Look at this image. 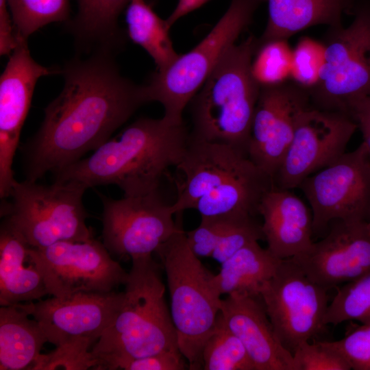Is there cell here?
<instances>
[{
	"instance_id": "6da1fadb",
	"label": "cell",
	"mask_w": 370,
	"mask_h": 370,
	"mask_svg": "<svg viewBox=\"0 0 370 370\" xmlns=\"http://www.w3.org/2000/svg\"><path fill=\"white\" fill-rule=\"evenodd\" d=\"M60 94L26 147V180L36 182L83 158L106 142L142 105L143 86L119 71L107 52L70 62Z\"/></svg>"
},
{
	"instance_id": "7a4b0ae2",
	"label": "cell",
	"mask_w": 370,
	"mask_h": 370,
	"mask_svg": "<svg viewBox=\"0 0 370 370\" xmlns=\"http://www.w3.org/2000/svg\"><path fill=\"white\" fill-rule=\"evenodd\" d=\"M184 123L140 118L89 157L54 173L55 181H77L88 188L116 185L123 196L158 190L169 169L182 161L189 141Z\"/></svg>"
},
{
	"instance_id": "3957f363",
	"label": "cell",
	"mask_w": 370,
	"mask_h": 370,
	"mask_svg": "<svg viewBox=\"0 0 370 370\" xmlns=\"http://www.w3.org/2000/svg\"><path fill=\"white\" fill-rule=\"evenodd\" d=\"M176 169L183 174L171 204L175 214L197 210L201 217L255 214L273 186L271 177L232 145L189 138Z\"/></svg>"
},
{
	"instance_id": "277c9868",
	"label": "cell",
	"mask_w": 370,
	"mask_h": 370,
	"mask_svg": "<svg viewBox=\"0 0 370 370\" xmlns=\"http://www.w3.org/2000/svg\"><path fill=\"white\" fill-rule=\"evenodd\" d=\"M122 301L90 352L95 369H116L126 360L180 350L160 266L152 256L132 259Z\"/></svg>"
},
{
	"instance_id": "5b68a950",
	"label": "cell",
	"mask_w": 370,
	"mask_h": 370,
	"mask_svg": "<svg viewBox=\"0 0 370 370\" xmlns=\"http://www.w3.org/2000/svg\"><path fill=\"white\" fill-rule=\"evenodd\" d=\"M258 47V38L249 35L222 56L189 103L190 140L230 145L247 155L261 87L251 70Z\"/></svg>"
},
{
	"instance_id": "8992f818",
	"label": "cell",
	"mask_w": 370,
	"mask_h": 370,
	"mask_svg": "<svg viewBox=\"0 0 370 370\" xmlns=\"http://www.w3.org/2000/svg\"><path fill=\"white\" fill-rule=\"evenodd\" d=\"M179 216L172 236L156 251L165 271L171 297V314L179 349L191 370L202 369L204 345L221 310V295L210 273L190 249Z\"/></svg>"
},
{
	"instance_id": "52a82bcc",
	"label": "cell",
	"mask_w": 370,
	"mask_h": 370,
	"mask_svg": "<svg viewBox=\"0 0 370 370\" xmlns=\"http://www.w3.org/2000/svg\"><path fill=\"white\" fill-rule=\"evenodd\" d=\"M123 292L79 293L33 302L32 316L40 324L52 352L40 354L36 370L95 368L90 348L111 324Z\"/></svg>"
},
{
	"instance_id": "ba28073f",
	"label": "cell",
	"mask_w": 370,
	"mask_h": 370,
	"mask_svg": "<svg viewBox=\"0 0 370 370\" xmlns=\"http://www.w3.org/2000/svg\"><path fill=\"white\" fill-rule=\"evenodd\" d=\"M266 0H231L226 12L209 34L193 49L168 67L156 71L143 85L146 102L157 101L167 121L183 123L185 108L201 88L226 51L251 25Z\"/></svg>"
},
{
	"instance_id": "9c48e42d",
	"label": "cell",
	"mask_w": 370,
	"mask_h": 370,
	"mask_svg": "<svg viewBox=\"0 0 370 370\" xmlns=\"http://www.w3.org/2000/svg\"><path fill=\"white\" fill-rule=\"evenodd\" d=\"M87 189L72 180L54 181L51 185L16 181L8 197L10 202L3 203L1 216L34 248L87 241L93 238L82 201Z\"/></svg>"
},
{
	"instance_id": "30bf717a",
	"label": "cell",
	"mask_w": 370,
	"mask_h": 370,
	"mask_svg": "<svg viewBox=\"0 0 370 370\" xmlns=\"http://www.w3.org/2000/svg\"><path fill=\"white\" fill-rule=\"evenodd\" d=\"M347 27H328L324 62L308 90L313 107L345 112L347 103L370 96V1L358 0Z\"/></svg>"
},
{
	"instance_id": "8fae6325",
	"label": "cell",
	"mask_w": 370,
	"mask_h": 370,
	"mask_svg": "<svg viewBox=\"0 0 370 370\" xmlns=\"http://www.w3.org/2000/svg\"><path fill=\"white\" fill-rule=\"evenodd\" d=\"M312 216L313 233L335 221L370 219V153L364 142L305 179L299 186Z\"/></svg>"
},
{
	"instance_id": "7c38bea8",
	"label": "cell",
	"mask_w": 370,
	"mask_h": 370,
	"mask_svg": "<svg viewBox=\"0 0 370 370\" xmlns=\"http://www.w3.org/2000/svg\"><path fill=\"white\" fill-rule=\"evenodd\" d=\"M279 341L292 354L325 328L328 291L313 282L291 259L281 260L260 293Z\"/></svg>"
},
{
	"instance_id": "4fadbf2b",
	"label": "cell",
	"mask_w": 370,
	"mask_h": 370,
	"mask_svg": "<svg viewBox=\"0 0 370 370\" xmlns=\"http://www.w3.org/2000/svg\"><path fill=\"white\" fill-rule=\"evenodd\" d=\"M48 294L66 298L79 293H109L127 281V273L103 243L93 238L30 247Z\"/></svg>"
},
{
	"instance_id": "5bb4252c",
	"label": "cell",
	"mask_w": 370,
	"mask_h": 370,
	"mask_svg": "<svg viewBox=\"0 0 370 370\" xmlns=\"http://www.w3.org/2000/svg\"><path fill=\"white\" fill-rule=\"evenodd\" d=\"M100 197L103 243L111 254L131 259L152 256L177 229L178 214L158 190L119 199Z\"/></svg>"
},
{
	"instance_id": "9a60e30c",
	"label": "cell",
	"mask_w": 370,
	"mask_h": 370,
	"mask_svg": "<svg viewBox=\"0 0 370 370\" xmlns=\"http://www.w3.org/2000/svg\"><path fill=\"white\" fill-rule=\"evenodd\" d=\"M358 127L345 112L312 106L299 116L295 132L273 177L282 189L298 188L308 177L328 166L345 152Z\"/></svg>"
},
{
	"instance_id": "2e32d148",
	"label": "cell",
	"mask_w": 370,
	"mask_h": 370,
	"mask_svg": "<svg viewBox=\"0 0 370 370\" xmlns=\"http://www.w3.org/2000/svg\"><path fill=\"white\" fill-rule=\"evenodd\" d=\"M310 106L308 90L291 79L261 86L247 155L273 180L291 142L299 116Z\"/></svg>"
},
{
	"instance_id": "e0dca14e",
	"label": "cell",
	"mask_w": 370,
	"mask_h": 370,
	"mask_svg": "<svg viewBox=\"0 0 370 370\" xmlns=\"http://www.w3.org/2000/svg\"><path fill=\"white\" fill-rule=\"evenodd\" d=\"M57 71L36 62L27 41L11 53L0 78V195H8L16 180L12 163L21 128L38 79Z\"/></svg>"
},
{
	"instance_id": "ac0fdd59",
	"label": "cell",
	"mask_w": 370,
	"mask_h": 370,
	"mask_svg": "<svg viewBox=\"0 0 370 370\" xmlns=\"http://www.w3.org/2000/svg\"><path fill=\"white\" fill-rule=\"evenodd\" d=\"M328 234L291 259L326 291L370 271V231L367 221H335Z\"/></svg>"
},
{
	"instance_id": "d6986e66",
	"label": "cell",
	"mask_w": 370,
	"mask_h": 370,
	"mask_svg": "<svg viewBox=\"0 0 370 370\" xmlns=\"http://www.w3.org/2000/svg\"><path fill=\"white\" fill-rule=\"evenodd\" d=\"M221 312L256 370H295L293 354L277 337L260 295H229L221 299Z\"/></svg>"
},
{
	"instance_id": "ffe728a7",
	"label": "cell",
	"mask_w": 370,
	"mask_h": 370,
	"mask_svg": "<svg viewBox=\"0 0 370 370\" xmlns=\"http://www.w3.org/2000/svg\"><path fill=\"white\" fill-rule=\"evenodd\" d=\"M258 213L267 249L278 258H291L313 243L312 212L290 190L273 186L262 198Z\"/></svg>"
},
{
	"instance_id": "44dd1931",
	"label": "cell",
	"mask_w": 370,
	"mask_h": 370,
	"mask_svg": "<svg viewBox=\"0 0 370 370\" xmlns=\"http://www.w3.org/2000/svg\"><path fill=\"white\" fill-rule=\"evenodd\" d=\"M47 295L30 246L3 219L0 228V305L34 301Z\"/></svg>"
},
{
	"instance_id": "7402d4cb",
	"label": "cell",
	"mask_w": 370,
	"mask_h": 370,
	"mask_svg": "<svg viewBox=\"0 0 370 370\" xmlns=\"http://www.w3.org/2000/svg\"><path fill=\"white\" fill-rule=\"evenodd\" d=\"M358 0H266L268 20L258 46L285 40L315 25H343V14H352Z\"/></svg>"
},
{
	"instance_id": "603a6c76",
	"label": "cell",
	"mask_w": 370,
	"mask_h": 370,
	"mask_svg": "<svg viewBox=\"0 0 370 370\" xmlns=\"http://www.w3.org/2000/svg\"><path fill=\"white\" fill-rule=\"evenodd\" d=\"M33 302L0 308V370L30 369L47 338L32 317Z\"/></svg>"
},
{
	"instance_id": "cb8c5ba5",
	"label": "cell",
	"mask_w": 370,
	"mask_h": 370,
	"mask_svg": "<svg viewBox=\"0 0 370 370\" xmlns=\"http://www.w3.org/2000/svg\"><path fill=\"white\" fill-rule=\"evenodd\" d=\"M280 261L258 241H254L221 264L220 271L213 275L212 282L221 296H259L262 286L273 275Z\"/></svg>"
},
{
	"instance_id": "d4e9b609",
	"label": "cell",
	"mask_w": 370,
	"mask_h": 370,
	"mask_svg": "<svg viewBox=\"0 0 370 370\" xmlns=\"http://www.w3.org/2000/svg\"><path fill=\"white\" fill-rule=\"evenodd\" d=\"M125 20L130 38L142 47L162 71L179 56L170 38V28L145 0H130Z\"/></svg>"
},
{
	"instance_id": "484cf974",
	"label": "cell",
	"mask_w": 370,
	"mask_h": 370,
	"mask_svg": "<svg viewBox=\"0 0 370 370\" xmlns=\"http://www.w3.org/2000/svg\"><path fill=\"white\" fill-rule=\"evenodd\" d=\"M202 369L256 370L245 346L218 314L215 325L202 349Z\"/></svg>"
},
{
	"instance_id": "4316f807",
	"label": "cell",
	"mask_w": 370,
	"mask_h": 370,
	"mask_svg": "<svg viewBox=\"0 0 370 370\" xmlns=\"http://www.w3.org/2000/svg\"><path fill=\"white\" fill-rule=\"evenodd\" d=\"M130 0H77L73 29L82 38L110 44L119 35L117 21Z\"/></svg>"
},
{
	"instance_id": "83f0119b",
	"label": "cell",
	"mask_w": 370,
	"mask_h": 370,
	"mask_svg": "<svg viewBox=\"0 0 370 370\" xmlns=\"http://www.w3.org/2000/svg\"><path fill=\"white\" fill-rule=\"evenodd\" d=\"M16 37L27 41L34 32L53 22L67 20L69 0H7Z\"/></svg>"
},
{
	"instance_id": "f1b7e54d",
	"label": "cell",
	"mask_w": 370,
	"mask_h": 370,
	"mask_svg": "<svg viewBox=\"0 0 370 370\" xmlns=\"http://www.w3.org/2000/svg\"><path fill=\"white\" fill-rule=\"evenodd\" d=\"M323 321L326 325H336L346 321L370 323V271L337 287Z\"/></svg>"
},
{
	"instance_id": "f546056e",
	"label": "cell",
	"mask_w": 370,
	"mask_h": 370,
	"mask_svg": "<svg viewBox=\"0 0 370 370\" xmlns=\"http://www.w3.org/2000/svg\"><path fill=\"white\" fill-rule=\"evenodd\" d=\"M287 41L278 40L258 46L251 70L260 86L274 85L291 79L293 50Z\"/></svg>"
},
{
	"instance_id": "4dcf8cb0",
	"label": "cell",
	"mask_w": 370,
	"mask_h": 370,
	"mask_svg": "<svg viewBox=\"0 0 370 370\" xmlns=\"http://www.w3.org/2000/svg\"><path fill=\"white\" fill-rule=\"evenodd\" d=\"M324 51L323 42L301 38L293 50L291 79L308 90L314 87L324 62Z\"/></svg>"
},
{
	"instance_id": "1f68e13d",
	"label": "cell",
	"mask_w": 370,
	"mask_h": 370,
	"mask_svg": "<svg viewBox=\"0 0 370 370\" xmlns=\"http://www.w3.org/2000/svg\"><path fill=\"white\" fill-rule=\"evenodd\" d=\"M351 329L340 340L321 341L343 357L352 369L370 370V323Z\"/></svg>"
},
{
	"instance_id": "d6a6232c",
	"label": "cell",
	"mask_w": 370,
	"mask_h": 370,
	"mask_svg": "<svg viewBox=\"0 0 370 370\" xmlns=\"http://www.w3.org/2000/svg\"><path fill=\"white\" fill-rule=\"evenodd\" d=\"M295 370H349L348 362L321 341L301 343L293 354Z\"/></svg>"
},
{
	"instance_id": "836d02e7",
	"label": "cell",
	"mask_w": 370,
	"mask_h": 370,
	"mask_svg": "<svg viewBox=\"0 0 370 370\" xmlns=\"http://www.w3.org/2000/svg\"><path fill=\"white\" fill-rule=\"evenodd\" d=\"M185 360L180 350L164 351L124 360L118 365L116 369L184 370L188 367Z\"/></svg>"
},
{
	"instance_id": "e575fe53",
	"label": "cell",
	"mask_w": 370,
	"mask_h": 370,
	"mask_svg": "<svg viewBox=\"0 0 370 370\" xmlns=\"http://www.w3.org/2000/svg\"><path fill=\"white\" fill-rule=\"evenodd\" d=\"M356 123L362 134L363 141L370 153V96L353 99L349 101L345 109Z\"/></svg>"
},
{
	"instance_id": "d590c367",
	"label": "cell",
	"mask_w": 370,
	"mask_h": 370,
	"mask_svg": "<svg viewBox=\"0 0 370 370\" xmlns=\"http://www.w3.org/2000/svg\"><path fill=\"white\" fill-rule=\"evenodd\" d=\"M7 0H0V53L11 54L20 42L16 37Z\"/></svg>"
},
{
	"instance_id": "8d00e7d4",
	"label": "cell",
	"mask_w": 370,
	"mask_h": 370,
	"mask_svg": "<svg viewBox=\"0 0 370 370\" xmlns=\"http://www.w3.org/2000/svg\"><path fill=\"white\" fill-rule=\"evenodd\" d=\"M209 0H178L176 6L166 20L171 28L179 19L198 9Z\"/></svg>"
},
{
	"instance_id": "74e56055",
	"label": "cell",
	"mask_w": 370,
	"mask_h": 370,
	"mask_svg": "<svg viewBox=\"0 0 370 370\" xmlns=\"http://www.w3.org/2000/svg\"><path fill=\"white\" fill-rule=\"evenodd\" d=\"M367 226H368V228L370 231V219L369 220V221H367Z\"/></svg>"
},
{
	"instance_id": "f35d334b",
	"label": "cell",
	"mask_w": 370,
	"mask_h": 370,
	"mask_svg": "<svg viewBox=\"0 0 370 370\" xmlns=\"http://www.w3.org/2000/svg\"><path fill=\"white\" fill-rule=\"evenodd\" d=\"M370 1V0H369Z\"/></svg>"
}]
</instances>
